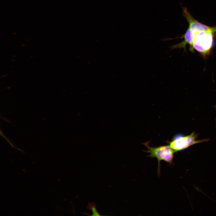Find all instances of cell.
I'll list each match as a JSON object with an SVG mask.
<instances>
[{
	"mask_svg": "<svg viewBox=\"0 0 216 216\" xmlns=\"http://www.w3.org/2000/svg\"><path fill=\"white\" fill-rule=\"evenodd\" d=\"M143 144L147 148V150L145 151V152L149 154L148 156L157 159L158 173H160V161L164 160L170 164L172 163L174 152L169 145L152 147L149 145L148 142L144 143Z\"/></svg>",
	"mask_w": 216,
	"mask_h": 216,
	"instance_id": "6da1fadb",
	"label": "cell"
},
{
	"mask_svg": "<svg viewBox=\"0 0 216 216\" xmlns=\"http://www.w3.org/2000/svg\"><path fill=\"white\" fill-rule=\"evenodd\" d=\"M214 34L205 32L195 33L192 46L193 51L194 49L203 56H206L209 52L212 46Z\"/></svg>",
	"mask_w": 216,
	"mask_h": 216,
	"instance_id": "7a4b0ae2",
	"label": "cell"
},
{
	"mask_svg": "<svg viewBox=\"0 0 216 216\" xmlns=\"http://www.w3.org/2000/svg\"><path fill=\"white\" fill-rule=\"evenodd\" d=\"M195 134L193 133L191 135L184 136L180 134L175 135L171 141L169 142V146L174 152L183 150L189 146L196 143L201 141L195 140Z\"/></svg>",
	"mask_w": 216,
	"mask_h": 216,
	"instance_id": "3957f363",
	"label": "cell"
},
{
	"mask_svg": "<svg viewBox=\"0 0 216 216\" xmlns=\"http://www.w3.org/2000/svg\"><path fill=\"white\" fill-rule=\"evenodd\" d=\"M182 12L183 16L188 23V28L194 33L200 32L216 33V27H210L200 22L193 17L186 8H183Z\"/></svg>",
	"mask_w": 216,
	"mask_h": 216,
	"instance_id": "277c9868",
	"label": "cell"
},
{
	"mask_svg": "<svg viewBox=\"0 0 216 216\" xmlns=\"http://www.w3.org/2000/svg\"><path fill=\"white\" fill-rule=\"evenodd\" d=\"M195 34L188 28L185 33L182 36L184 38L183 40L179 43L172 46L170 47L171 49V50L177 48H184L185 49L186 45L188 44L190 46V50L193 51L192 46L194 40Z\"/></svg>",
	"mask_w": 216,
	"mask_h": 216,
	"instance_id": "5b68a950",
	"label": "cell"
},
{
	"mask_svg": "<svg viewBox=\"0 0 216 216\" xmlns=\"http://www.w3.org/2000/svg\"><path fill=\"white\" fill-rule=\"evenodd\" d=\"M87 208L92 211V216L100 215L96 209V204L94 202H92L89 203L87 206Z\"/></svg>",
	"mask_w": 216,
	"mask_h": 216,
	"instance_id": "8992f818",
	"label": "cell"
}]
</instances>
